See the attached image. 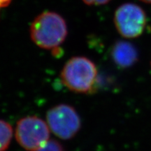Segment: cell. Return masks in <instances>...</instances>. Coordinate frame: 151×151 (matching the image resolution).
<instances>
[{
  "label": "cell",
  "mask_w": 151,
  "mask_h": 151,
  "mask_svg": "<svg viewBox=\"0 0 151 151\" xmlns=\"http://www.w3.org/2000/svg\"><path fill=\"white\" fill-rule=\"evenodd\" d=\"M29 33L32 41L38 47L55 50L65 41L68 28L65 20L60 14L45 11L32 22Z\"/></svg>",
  "instance_id": "1"
},
{
  "label": "cell",
  "mask_w": 151,
  "mask_h": 151,
  "mask_svg": "<svg viewBox=\"0 0 151 151\" xmlns=\"http://www.w3.org/2000/svg\"><path fill=\"white\" fill-rule=\"evenodd\" d=\"M97 69L90 59L83 56L73 57L62 68L60 78L69 90L77 93H90L97 84Z\"/></svg>",
  "instance_id": "2"
},
{
  "label": "cell",
  "mask_w": 151,
  "mask_h": 151,
  "mask_svg": "<svg viewBox=\"0 0 151 151\" xmlns=\"http://www.w3.org/2000/svg\"><path fill=\"white\" fill-rule=\"evenodd\" d=\"M16 139L28 151H37L49 140L50 128L42 119L28 116L20 119L16 129Z\"/></svg>",
  "instance_id": "3"
},
{
  "label": "cell",
  "mask_w": 151,
  "mask_h": 151,
  "mask_svg": "<svg viewBox=\"0 0 151 151\" xmlns=\"http://www.w3.org/2000/svg\"><path fill=\"white\" fill-rule=\"evenodd\" d=\"M47 124L51 132L63 140L71 139L81 129V121L74 108L67 104L52 107L46 115Z\"/></svg>",
  "instance_id": "4"
},
{
  "label": "cell",
  "mask_w": 151,
  "mask_h": 151,
  "mask_svg": "<svg viewBox=\"0 0 151 151\" xmlns=\"http://www.w3.org/2000/svg\"><path fill=\"white\" fill-rule=\"evenodd\" d=\"M114 24L118 33L126 39L139 37L146 25V15L141 7L126 3L118 7L114 14Z\"/></svg>",
  "instance_id": "5"
},
{
  "label": "cell",
  "mask_w": 151,
  "mask_h": 151,
  "mask_svg": "<svg viewBox=\"0 0 151 151\" xmlns=\"http://www.w3.org/2000/svg\"><path fill=\"white\" fill-rule=\"evenodd\" d=\"M113 62L121 68L132 67L138 60V51L136 47L126 41H119L113 45L111 50Z\"/></svg>",
  "instance_id": "6"
},
{
  "label": "cell",
  "mask_w": 151,
  "mask_h": 151,
  "mask_svg": "<svg viewBox=\"0 0 151 151\" xmlns=\"http://www.w3.org/2000/svg\"><path fill=\"white\" fill-rule=\"evenodd\" d=\"M14 135V130L9 122L0 120V151L9 148Z\"/></svg>",
  "instance_id": "7"
},
{
  "label": "cell",
  "mask_w": 151,
  "mask_h": 151,
  "mask_svg": "<svg viewBox=\"0 0 151 151\" xmlns=\"http://www.w3.org/2000/svg\"><path fill=\"white\" fill-rule=\"evenodd\" d=\"M37 151H65L62 145L55 140L51 139L45 143L43 146Z\"/></svg>",
  "instance_id": "8"
},
{
  "label": "cell",
  "mask_w": 151,
  "mask_h": 151,
  "mask_svg": "<svg viewBox=\"0 0 151 151\" xmlns=\"http://www.w3.org/2000/svg\"><path fill=\"white\" fill-rule=\"evenodd\" d=\"M82 1L88 6H100L106 4L111 0H82Z\"/></svg>",
  "instance_id": "9"
},
{
  "label": "cell",
  "mask_w": 151,
  "mask_h": 151,
  "mask_svg": "<svg viewBox=\"0 0 151 151\" xmlns=\"http://www.w3.org/2000/svg\"><path fill=\"white\" fill-rule=\"evenodd\" d=\"M12 0H0V10L10 4Z\"/></svg>",
  "instance_id": "10"
},
{
  "label": "cell",
  "mask_w": 151,
  "mask_h": 151,
  "mask_svg": "<svg viewBox=\"0 0 151 151\" xmlns=\"http://www.w3.org/2000/svg\"><path fill=\"white\" fill-rule=\"evenodd\" d=\"M141 1H143L145 3H148V4H151V0H141Z\"/></svg>",
  "instance_id": "11"
}]
</instances>
